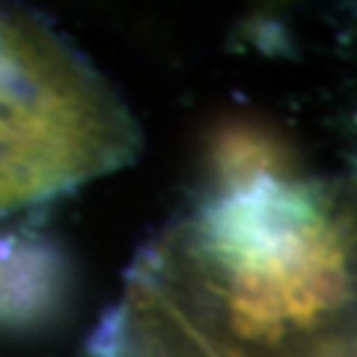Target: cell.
Here are the masks:
<instances>
[{"label": "cell", "instance_id": "cell-1", "mask_svg": "<svg viewBox=\"0 0 357 357\" xmlns=\"http://www.w3.org/2000/svg\"><path fill=\"white\" fill-rule=\"evenodd\" d=\"M132 270L220 357L328 355L357 339V167L212 175Z\"/></svg>", "mask_w": 357, "mask_h": 357}, {"label": "cell", "instance_id": "cell-2", "mask_svg": "<svg viewBox=\"0 0 357 357\" xmlns=\"http://www.w3.org/2000/svg\"><path fill=\"white\" fill-rule=\"evenodd\" d=\"M143 132L109 79L43 16L0 6V220L132 165Z\"/></svg>", "mask_w": 357, "mask_h": 357}, {"label": "cell", "instance_id": "cell-3", "mask_svg": "<svg viewBox=\"0 0 357 357\" xmlns=\"http://www.w3.org/2000/svg\"><path fill=\"white\" fill-rule=\"evenodd\" d=\"M320 357H357V339L344 347H339V349H331L328 355H320Z\"/></svg>", "mask_w": 357, "mask_h": 357}]
</instances>
